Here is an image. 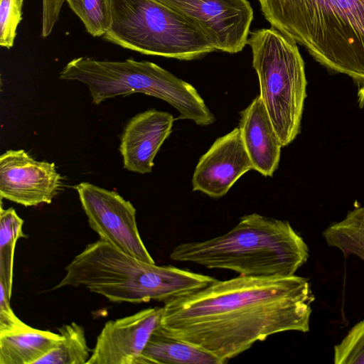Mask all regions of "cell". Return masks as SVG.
Segmentation results:
<instances>
[{"mask_svg": "<svg viewBox=\"0 0 364 364\" xmlns=\"http://www.w3.org/2000/svg\"><path fill=\"white\" fill-rule=\"evenodd\" d=\"M314 301L305 277L239 275L164 302L161 324L224 364L274 334L309 331Z\"/></svg>", "mask_w": 364, "mask_h": 364, "instance_id": "1", "label": "cell"}, {"mask_svg": "<svg viewBox=\"0 0 364 364\" xmlns=\"http://www.w3.org/2000/svg\"><path fill=\"white\" fill-rule=\"evenodd\" d=\"M272 27L328 70L364 84V0H257Z\"/></svg>", "mask_w": 364, "mask_h": 364, "instance_id": "2", "label": "cell"}, {"mask_svg": "<svg viewBox=\"0 0 364 364\" xmlns=\"http://www.w3.org/2000/svg\"><path fill=\"white\" fill-rule=\"evenodd\" d=\"M309 255L307 244L288 221L255 213L222 235L176 245L170 258L241 276L291 277Z\"/></svg>", "mask_w": 364, "mask_h": 364, "instance_id": "3", "label": "cell"}, {"mask_svg": "<svg viewBox=\"0 0 364 364\" xmlns=\"http://www.w3.org/2000/svg\"><path fill=\"white\" fill-rule=\"evenodd\" d=\"M52 289L83 287L112 302H166L200 289L216 279L173 266H158L99 240L88 244L65 268Z\"/></svg>", "mask_w": 364, "mask_h": 364, "instance_id": "4", "label": "cell"}, {"mask_svg": "<svg viewBox=\"0 0 364 364\" xmlns=\"http://www.w3.org/2000/svg\"><path fill=\"white\" fill-rule=\"evenodd\" d=\"M63 80L87 86L95 105L116 97L142 93L166 101L179 112L178 119L207 126L215 121L196 89L159 65L132 58L123 61L79 57L68 62L59 75Z\"/></svg>", "mask_w": 364, "mask_h": 364, "instance_id": "5", "label": "cell"}, {"mask_svg": "<svg viewBox=\"0 0 364 364\" xmlns=\"http://www.w3.org/2000/svg\"><path fill=\"white\" fill-rule=\"evenodd\" d=\"M249 35L247 44L252 50L259 96L286 146L300 132L306 97L304 63L297 43L275 28L257 29Z\"/></svg>", "mask_w": 364, "mask_h": 364, "instance_id": "6", "label": "cell"}, {"mask_svg": "<svg viewBox=\"0 0 364 364\" xmlns=\"http://www.w3.org/2000/svg\"><path fill=\"white\" fill-rule=\"evenodd\" d=\"M112 21L103 38L145 55L181 60L215 51L181 15L156 0H112Z\"/></svg>", "mask_w": 364, "mask_h": 364, "instance_id": "7", "label": "cell"}, {"mask_svg": "<svg viewBox=\"0 0 364 364\" xmlns=\"http://www.w3.org/2000/svg\"><path fill=\"white\" fill-rule=\"evenodd\" d=\"M90 227L100 240L146 262L155 263L138 230L136 209L115 191L88 182L75 186Z\"/></svg>", "mask_w": 364, "mask_h": 364, "instance_id": "8", "label": "cell"}, {"mask_svg": "<svg viewBox=\"0 0 364 364\" xmlns=\"http://www.w3.org/2000/svg\"><path fill=\"white\" fill-rule=\"evenodd\" d=\"M196 27L215 50L242 51L247 44L253 9L247 0H156Z\"/></svg>", "mask_w": 364, "mask_h": 364, "instance_id": "9", "label": "cell"}, {"mask_svg": "<svg viewBox=\"0 0 364 364\" xmlns=\"http://www.w3.org/2000/svg\"><path fill=\"white\" fill-rule=\"evenodd\" d=\"M54 163L39 161L23 149L0 156V196L26 207L50 204L62 188Z\"/></svg>", "mask_w": 364, "mask_h": 364, "instance_id": "10", "label": "cell"}, {"mask_svg": "<svg viewBox=\"0 0 364 364\" xmlns=\"http://www.w3.org/2000/svg\"><path fill=\"white\" fill-rule=\"evenodd\" d=\"M163 311V306L151 307L106 322L87 364H136L161 323Z\"/></svg>", "mask_w": 364, "mask_h": 364, "instance_id": "11", "label": "cell"}, {"mask_svg": "<svg viewBox=\"0 0 364 364\" xmlns=\"http://www.w3.org/2000/svg\"><path fill=\"white\" fill-rule=\"evenodd\" d=\"M254 169L239 127L217 139L196 166L193 191L211 198L225 195L245 173Z\"/></svg>", "mask_w": 364, "mask_h": 364, "instance_id": "12", "label": "cell"}, {"mask_svg": "<svg viewBox=\"0 0 364 364\" xmlns=\"http://www.w3.org/2000/svg\"><path fill=\"white\" fill-rule=\"evenodd\" d=\"M173 121L170 113L154 109L131 118L120 139L124 168L141 174L151 172L154 159L171 134Z\"/></svg>", "mask_w": 364, "mask_h": 364, "instance_id": "13", "label": "cell"}, {"mask_svg": "<svg viewBox=\"0 0 364 364\" xmlns=\"http://www.w3.org/2000/svg\"><path fill=\"white\" fill-rule=\"evenodd\" d=\"M239 128L254 169L272 176L282 145L259 95L240 113Z\"/></svg>", "mask_w": 364, "mask_h": 364, "instance_id": "14", "label": "cell"}, {"mask_svg": "<svg viewBox=\"0 0 364 364\" xmlns=\"http://www.w3.org/2000/svg\"><path fill=\"white\" fill-rule=\"evenodd\" d=\"M60 338V333L37 329L21 321L0 332V364H36Z\"/></svg>", "mask_w": 364, "mask_h": 364, "instance_id": "15", "label": "cell"}, {"mask_svg": "<svg viewBox=\"0 0 364 364\" xmlns=\"http://www.w3.org/2000/svg\"><path fill=\"white\" fill-rule=\"evenodd\" d=\"M136 364H223L213 354L183 341L160 324Z\"/></svg>", "mask_w": 364, "mask_h": 364, "instance_id": "16", "label": "cell"}, {"mask_svg": "<svg viewBox=\"0 0 364 364\" xmlns=\"http://www.w3.org/2000/svg\"><path fill=\"white\" fill-rule=\"evenodd\" d=\"M323 236L328 246L345 257L355 255L364 261V207L353 209L342 220L329 225Z\"/></svg>", "mask_w": 364, "mask_h": 364, "instance_id": "17", "label": "cell"}, {"mask_svg": "<svg viewBox=\"0 0 364 364\" xmlns=\"http://www.w3.org/2000/svg\"><path fill=\"white\" fill-rule=\"evenodd\" d=\"M23 220L13 208L0 209V284L11 298L15 247L18 239L28 237L23 231Z\"/></svg>", "mask_w": 364, "mask_h": 364, "instance_id": "18", "label": "cell"}, {"mask_svg": "<svg viewBox=\"0 0 364 364\" xmlns=\"http://www.w3.org/2000/svg\"><path fill=\"white\" fill-rule=\"evenodd\" d=\"M58 330L60 340L36 364H87L92 350L88 347L84 328L72 322Z\"/></svg>", "mask_w": 364, "mask_h": 364, "instance_id": "19", "label": "cell"}, {"mask_svg": "<svg viewBox=\"0 0 364 364\" xmlns=\"http://www.w3.org/2000/svg\"><path fill=\"white\" fill-rule=\"evenodd\" d=\"M93 37L104 36L112 21V0H66Z\"/></svg>", "mask_w": 364, "mask_h": 364, "instance_id": "20", "label": "cell"}, {"mask_svg": "<svg viewBox=\"0 0 364 364\" xmlns=\"http://www.w3.org/2000/svg\"><path fill=\"white\" fill-rule=\"evenodd\" d=\"M335 364H364V318L334 346Z\"/></svg>", "mask_w": 364, "mask_h": 364, "instance_id": "21", "label": "cell"}, {"mask_svg": "<svg viewBox=\"0 0 364 364\" xmlns=\"http://www.w3.org/2000/svg\"><path fill=\"white\" fill-rule=\"evenodd\" d=\"M24 0H0V46L11 48L22 20Z\"/></svg>", "mask_w": 364, "mask_h": 364, "instance_id": "22", "label": "cell"}, {"mask_svg": "<svg viewBox=\"0 0 364 364\" xmlns=\"http://www.w3.org/2000/svg\"><path fill=\"white\" fill-rule=\"evenodd\" d=\"M66 0H42L41 36L48 37L57 23L63 3Z\"/></svg>", "mask_w": 364, "mask_h": 364, "instance_id": "23", "label": "cell"}, {"mask_svg": "<svg viewBox=\"0 0 364 364\" xmlns=\"http://www.w3.org/2000/svg\"><path fill=\"white\" fill-rule=\"evenodd\" d=\"M10 301L4 287L0 284V332L6 331L22 321L13 311Z\"/></svg>", "mask_w": 364, "mask_h": 364, "instance_id": "24", "label": "cell"}, {"mask_svg": "<svg viewBox=\"0 0 364 364\" xmlns=\"http://www.w3.org/2000/svg\"><path fill=\"white\" fill-rule=\"evenodd\" d=\"M358 102L359 107L364 109V84L360 85V89L358 92Z\"/></svg>", "mask_w": 364, "mask_h": 364, "instance_id": "25", "label": "cell"}]
</instances>
